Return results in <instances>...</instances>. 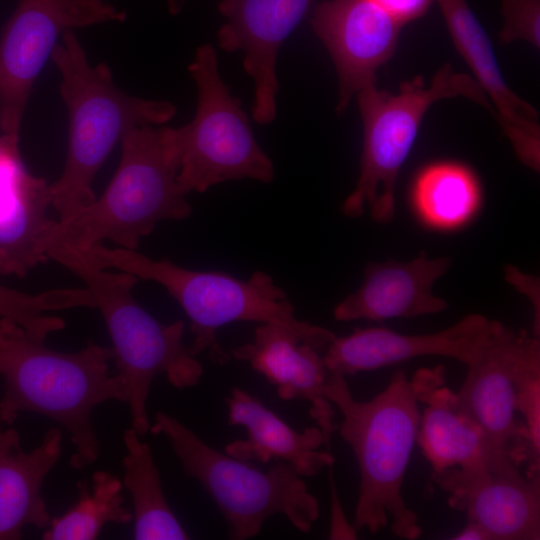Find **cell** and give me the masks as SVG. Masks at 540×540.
Masks as SVG:
<instances>
[{"mask_svg":"<svg viewBox=\"0 0 540 540\" xmlns=\"http://www.w3.org/2000/svg\"><path fill=\"white\" fill-rule=\"evenodd\" d=\"M113 358L112 347L92 341L77 352L56 351L15 321L0 318V422L11 425L25 412L46 416L70 434L71 466L93 464L100 451L93 409L109 400L126 401L124 379L109 373Z\"/></svg>","mask_w":540,"mask_h":540,"instance_id":"1","label":"cell"},{"mask_svg":"<svg viewBox=\"0 0 540 540\" xmlns=\"http://www.w3.org/2000/svg\"><path fill=\"white\" fill-rule=\"evenodd\" d=\"M325 395L343 416L339 434L352 448L359 468L354 528L375 534L389 525L396 536L417 539L422 534L418 517L402 496L420 420L412 379L396 371L383 391L357 401L345 377L328 374Z\"/></svg>","mask_w":540,"mask_h":540,"instance_id":"2","label":"cell"},{"mask_svg":"<svg viewBox=\"0 0 540 540\" xmlns=\"http://www.w3.org/2000/svg\"><path fill=\"white\" fill-rule=\"evenodd\" d=\"M61 39L51 54L68 114L64 169L50 184L51 205L59 220L96 199L92 189L95 176L126 131L164 124L176 113L170 101L143 99L118 88L106 63L90 64L74 31H66Z\"/></svg>","mask_w":540,"mask_h":540,"instance_id":"3","label":"cell"},{"mask_svg":"<svg viewBox=\"0 0 540 540\" xmlns=\"http://www.w3.org/2000/svg\"><path fill=\"white\" fill-rule=\"evenodd\" d=\"M79 251L99 268L128 272L163 286L191 320L193 342L188 349L193 356L207 350L212 361L227 364L230 354L221 347L216 332L234 321L280 324L319 352L336 337L324 327L299 320L286 293L262 271L242 280L222 271L187 269L167 258L154 260L136 250L107 248L102 243Z\"/></svg>","mask_w":540,"mask_h":540,"instance_id":"4","label":"cell"},{"mask_svg":"<svg viewBox=\"0 0 540 540\" xmlns=\"http://www.w3.org/2000/svg\"><path fill=\"white\" fill-rule=\"evenodd\" d=\"M121 159L103 194L63 220H52L42 240L54 246L87 250L109 240L136 250L162 220H184L192 208L178 181V161L167 126H136L121 138Z\"/></svg>","mask_w":540,"mask_h":540,"instance_id":"5","label":"cell"},{"mask_svg":"<svg viewBox=\"0 0 540 540\" xmlns=\"http://www.w3.org/2000/svg\"><path fill=\"white\" fill-rule=\"evenodd\" d=\"M47 257L77 275L90 290L112 340L118 374L124 379L132 427L140 436L150 429L147 400L153 379L165 374L178 389L196 386L203 366L183 343L184 322L163 324L135 300L138 278L99 268L67 246H54Z\"/></svg>","mask_w":540,"mask_h":540,"instance_id":"6","label":"cell"},{"mask_svg":"<svg viewBox=\"0 0 540 540\" xmlns=\"http://www.w3.org/2000/svg\"><path fill=\"white\" fill-rule=\"evenodd\" d=\"M163 435L180 460L184 474L208 492L223 515L232 540L257 536L264 522L283 514L303 533L318 519V499L290 464L277 461L266 470L222 453L176 418L157 412L150 429Z\"/></svg>","mask_w":540,"mask_h":540,"instance_id":"7","label":"cell"},{"mask_svg":"<svg viewBox=\"0 0 540 540\" xmlns=\"http://www.w3.org/2000/svg\"><path fill=\"white\" fill-rule=\"evenodd\" d=\"M465 96L493 113L492 104L474 78L445 64L426 85L418 76L402 83L397 93L371 84L357 93L363 122L360 174L341 211L355 218L369 210L374 221L386 223L395 214L397 177L418 134L423 117L436 101Z\"/></svg>","mask_w":540,"mask_h":540,"instance_id":"8","label":"cell"},{"mask_svg":"<svg viewBox=\"0 0 540 540\" xmlns=\"http://www.w3.org/2000/svg\"><path fill=\"white\" fill-rule=\"evenodd\" d=\"M188 69L197 87L195 115L182 127H167L182 192L203 193L241 179L270 183L273 162L257 143L241 101L222 80L213 46L200 45Z\"/></svg>","mask_w":540,"mask_h":540,"instance_id":"9","label":"cell"},{"mask_svg":"<svg viewBox=\"0 0 540 540\" xmlns=\"http://www.w3.org/2000/svg\"><path fill=\"white\" fill-rule=\"evenodd\" d=\"M126 12L104 0H18L0 34V128L19 139L35 80L66 31L124 22Z\"/></svg>","mask_w":540,"mask_h":540,"instance_id":"10","label":"cell"},{"mask_svg":"<svg viewBox=\"0 0 540 540\" xmlns=\"http://www.w3.org/2000/svg\"><path fill=\"white\" fill-rule=\"evenodd\" d=\"M531 337L525 330L491 320L477 355L467 365L455 403L482 431L489 466H520L529 461V471L538 473L526 428L516 419V368Z\"/></svg>","mask_w":540,"mask_h":540,"instance_id":"11","label":"cell"},{"mask_svg":"<svg viewBox=\"0 0 540 540\" xmlns=\"http://www.w3.org/2000/svg\"><path fill=\"white\" fill-rule=\"evenodd\" d=\"M432 481L450 494L449 505L464 511L467 522L489 540L540 538L539 474H523L517 465L450 468L432 473Z\"/></svg>","mask_w":540,"mask_h":540,"instance_id":"12","label":"cell"},{"mask_svg":"<svg viewBox=\"0 0 540 540\" xmlns=\"http://www.w3.org/2000/svg\"><path fill=\"white\" fill-rule=\"evenodd\" d=\"M311 26L327 48L339 80L336 110L376 82V71L394 54L402 25L369 0H327L311 17Z\"/></svg>","mask_w":540,"mask_h":540,"instance_id":"13","label":"cell"},{"mask_svg":"<svg viewBox=\"0 0 540 540\" xmlns=\"http://www.w3.org/2000/svg\"><path fill=\"white\" fill-rule=\"evenodd\" d=\"M312 3L313 0L219 2V12L226 21L217 32L218 44L226 52L244 53L243 67L255 86L252 116L258 124H270L276 117L277 55Z\"/></svg>","mask_w":540,"mask_h":540,"instance_id":"14","label":"cell"},{"mask_svg":"<svg viewBox=\"0 0 540 540\" xmlns=\"http://www.w3.org/2000/svg\"><path fill=\"white\" fill-rule=\"evenodd\" d=\"M491 320L470 314L453 326L430 334L406 335L384 327L355 329L335 337L323 356L328 374L347 376L412 358L445 356L468 365L477 355Z\"/></svg>","mask_w":540,"mask_h":540,"instance_id":"15","label":"cell"},{"mask_svg":"<svg viewBox=\"0 0 540 540\" xmlns=\"http://www.w3.org/2000/svg\"><path fill=\"white\" fill-rule=\"evenodd\" d=\"M458 52L492 102L494 117L520 161L539 171L540 125L536 109L509 89L489 38L466 0H436Z\"/></svg>","mask_w":540,"mask_h":540,"instance_id":"16","label":"cell"},{"mask_svg":"<svg viewBox=\"0 0 540 540\" xmlns=\"http://www.w3.org/2000/svg\"><path fill=\"white\" fill-rule=\"evenodd\" d=\"M3 135V134H2ZM0 146V274L24 277L49 259L42 240L52 219L50 184L25 168L19 139L3 135Z\"/></svg>","mask_w":540,"mask_h":540,"instance_id":"17","label":"cell"},{"mask_svg":"<svg viewBox=\"0 0 540 540\" xmlns=\"http://www.w3.org/2000/svg\"><path fill=\"white\" fill-rule=\"evenodd\" d=\"M232 356L247 361L276 387L283 400L303 399L311 403L310 416L325 438L330 451L331 438L338 426L334 410L325 395L328 371L323 357L294 331L276 323H261L251 342L235 347Z\"/></svg>","mask_w":540,"mask_h":540,"instance_id":"18","label":"cell"},{"mask_svg":"<svg viewBox=\"0 0 540 540\" xmlns=\"http://www.w3.org/2000/svg\"><path fill=\"white\" fill-rule=\"evenodd\" d=\"M450 265V258L429 259L424 252L409 262L368 263L361 286L334 308V318L382 321L441 312L448 304L432 288Z\"/></svg>","mask_w":540,"mask_h":540,"instance_id":"19","label":"cell"},{"mask_svg":"<svg viewBox=\"0 0 540 540\" xmlns=\"http://www.w3.org/2000/svg\"><path fill=\"white\" fill-rule=\"evenodd\" d=\"M226 403L228 423L247 430L246 439L226 445V454L242 461L285 462L307 477L333 466L335 459L330 451L319 450L325 438L318 426L294 430L256 396L238 387L231 389Z\"/></svg>","mask_w":540,"mask_h":540,"instance_id":"20","label":"cell"},{"mask_svg":"<svg viewBox=\"0 0 540 540\" xmlns=\"http://www.w3.org/2000/svg\"><path fill=\"white\" fill-rule=\"evenodd\" d=\"M62 431L50 428L39 446L26 452L19 432L0 425V540H19L23 529L50 526L41 490L62 451Z\"/></svg>","mask_w":540,"mask_h":540,"instance_id":"21","label":"cell"},{"mask_svg":"<svg viewBox=\"0 0 540 540\" xmlns=\"http://www.w3.org/2000/svg\"><path fill=\"white\" fill-rule=\"evenodd\" d=\"M418 401L425 404L417 439L432 473L488 464L480 428L456 406L455 392L444 386V369H420L412 377Z\"/></svg>","mask_w":540,"mask_h":540,"instance_id":"22","label":"cell"},{"mask_svg":"<svg viewBox=\"0 0 540 540\" xmlns=\"http://www.w3.org/2000/svg\"><path fill=\"white\" fill-rule=\"evenodd\" d=\"M132 427L123 433V484L133 500L136 540H185L188 534L171 510L150 446Z\"/></svg>","mask_w":540,"mask_h":540,"instance_id":"23","label":"cell"},{"mask_svg":"<svg viewBox=\"0 0 540 540\" xmlns=\"http://www.w3.org/2000/svg\"><path fill=\"white\" fill-rule=\"evenodd\" d=\"M480 186L466 166L439 162L416 177L412 202L420 219L435 229H454L466 223L480 203Z\"/></svg>","mask_w":540,"mask_h":540,"instance_id":"24","label":"cell"},{"mask_svg":"<svg viewBox=\"0 0 540 540\" xmlns=\"http://www.w3.org/2000/svg\"><path fill=\"white\" fill-rule=\"evenodd\" d=\"M122 482L113 474L97 471L87 481L77 483L76 504L60 517L52 518L44 540H94L107 523L125 524L133 519L124 506Z\"/></svg>","mask_w":540,"mask_h":540,"instance_id":"25","label":"cell"},{"mask_svg":"<svg viewBox=\"0 0 540 540\" xmlns=\"http://www.w3.org/2000/svg\"><path fill=\"white\" fill-rule=\"evenodd\" d=\"M77 307L94 308L93 296L87 287L28 294L0 285V318L15 321L38 339L45 340L50 333L65 327L63 319L44 312Z\"/></svg>","mask_w":540,"mask_h":540,"instance_id":"26","label":"cell"},{"mask_svg":"<svg viewBox=\"0 0 540 540\" xmlns=\"http://www.w3.org/2000/svg\"><path fill=\"white\" fill-rule=\"evenodd\" d=\"M516 410L524 418L533 463L540 455V343L532 336L518 362L515 374Z\"/></svg>","mask_w":540,"mask_h":540,"instance_id":"27","label":"cell"},{"mask_svg":"<svg viewBox=\"0 0 540 540\" xmlns=\"http://www.w3.org/2000/svg\"><path fill=\"white\" fill-rule=\"evenodd\" d=\"M504 25L500 32L503 43L525 40L539 47L540 1L502 0Z\"/></svg>","mask_w":540,"mask_h":540,"instance_id":"28","label":"cell"},{"mask_svg":"<svg viewBox=\"0 0 540 540\" xmlns=\"http://www.w3.org/2000/svg\"><path fill=\"white\" fill-rule=\"evenodd\" d=\"M505 279L531 301L534 308L533 335L538 336L540 328L539 279L522 273L514 266L506 267Z\"/></svg>","mask_w":540,"mask_h":540,"instance_id":"29","label":"cell"},{"mask_svg":"<svg viewBox=\"0 0 540 540\" xmlns=\"http://www.w3.org/2000/svg\"><path fill=\"white\" fill-rule=\"evenodd\" d=\"M402 26L426 13L433 0H369Z\"/></svg>","mask_w":540,"mask_h":540,"instance_id":"30","label":"cell"},{"mask_svg":"<svg viewBox=\"0 0 540 540\" xmlns=\"http://www.w3.org/2000/svg\"><path fill=\"white\" fill-rule=\"evenodd\" d=\"M330 467V486H331V524H330V539H356V529L350 525L343 513L340 500L338 498L337 489L335 486L334 476Z\"/></svg>","mask_w":540,"mask_h":540,"instance_id":"31","label":"cell"},{"mask_svg":"<svg viewBox=\"0 0 540 540\" xmlns=\"http://www.w3.org/2000/svg\"><path fill=\"white\" fill-rule=\"evenodd\" d=\"M453 539L456 540H489L486 533L477 525L467 522L461 532L456 534Z\"/></svg>","mask_w":540,"mask_h":540,"instance_id":"32","label":"cell"},{"mask_svg":"<svg viewBox=\"0 0 540 540\" xmlns=\"http://www.w3.org/2000/svg\"><path fill=\"white\" fill-rule=\"evenodd\" d=\"M184 3L185 0H167L169 13L172 15L178 14L182 10Z\"/></svg>","mask_w":540,"mask_h":540,"instance_id":"33","label":"cell"},{"mask_svg":"<svg viewBox=\"0 0 540 540\" xmlns=\"http://www.w3.org/2000/svg\"><path fill=\"white\" fill-rule=\"evenodd\" d=\"M3 138H4L3 135H1L0 136V146H1L2 142H3Z\"/></svg>","mask_w":540,"mask_h":540,"instance_id":"34","label":"cell"}]
</instances>
